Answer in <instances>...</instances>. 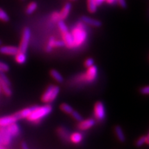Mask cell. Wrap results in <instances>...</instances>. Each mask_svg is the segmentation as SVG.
I'll use <instances>...</instances> for the list:
<instances>
[{"label": "cell", "instance_id": "obj_37", "mask_svg": "<svg viewBox=\"0 0 149 149\" xmlns=\"http://www.w3.org/2000/svg\"><path fill=\"white\" fill-rule=\"evenodd\" d=\"M21 147H22V149H29V146H28V145L26 142L22 143L21 145Z\"/></svg>", "mask_w": 149, "mask_h": 149}, {"label": "cell", "instance_id": "obj_42", "mask_svg": "<svg viewBox=\"0 0 149 149\" xmlns=\"http://www.w3.org/2000/svg\"><path fill=\"white\" fill-rule=\"evenodd\" d=\"M1 44H2V42H1V40H0V46H1Z\"/></svg>", "mask_w": 149, "mask_h": 149}, {"label": "cell", "instance_id": "obj_21", "mask_svg": "<svg viewBox=\"0 0 149 149\" xmlns=\"http://www.w3.org/2000/svg\"><path fill=\"white\" fill-rule=\"evenodd\" d=\"M0 85H1V91L4 93V95H6V96L10 97L12 95V91L10 89V86H9L6 84L4 81H3L2 80L0 79Z\"/></svg>", "mask_w": 149, "mask_h": 149}, {"label": "cell", "instance_id": "obj_8", "mask_svg": "<svg viewBox=\"0 0 149 149\" xmlns=\"http://www.w3.org/2000/svg\"><path fill=\"white\" fill-rule=\"evenodd\" d=\"M95 120L93 118H88L79 122L77 124V128L79 130L84 131V130L91 129L95 126Z\"/></svg>", "mask_w": 149, "mask_h": 149}, {"label": "cell", "instance_id": "obj_31", "mask_svg": "<svg viewBox=\"0 0 149 149\" xmlns=\"http://www.w3.org/2000/svg\"><path fill=\"white\" fill-rule=\"evenodd\" d=\"M9 69H10V68H9V66L8 64L0 61V72H8Z\"/></svg>", "mask_w": 149, "mask_h": 149}, {"label": "cell", "instance_id": "obj_13", "mask_svg": "<svg viewBox=\"0 0 149 149\" xmlns=\"http://www.w3.org/2000/svg\"><path fill=\"white\" fill-rule=\"evenodd\" d=\"M33 109H34V106L31 107L26 108V109H22V111L16 113L15 115V117L18 120H22V119H27V117L31 115V113H32Z\"/></svg>", "mask_w": 149, "mask_h": 149}, {"label": "cell", "instance_id": "obj_32", "mask_svg": "<svg viewBox=\"0 0 149 149\" xmlns=\"http://www.w3.org/2000/svg\"><path fill=\"white\" fill-rule=\"evenodd\" d=\"M139 93H140L141 95H149V85L141 87V88L139 89Z\"/></svg>", "mask_w": 149, "mask_h": 149}, {"label": "cell", "instance_id": "obj_18", "mask_svg": "<svg viewBox=\"0 0 149 149\" xmlns=\"http://www.w3.org/2000/svg\"><path fill=\"white\" fill-rule=\"evenodd\" d=\"M115 135L117 136V138L120 142H125L126 141V136L124 133V130L120 126H116L114 128Z\"/></svg>", "mask_w": 149, "mask_h": 149}, {"label": "cell", "instance_id": "obj_5", "mask_svg": "<svg viewBox=\"0 0 149 149\" xmlns=\"http://www.w3.org/2000/svg\"><path fill=\"white\" fill-rule=\"evenodd\" d=\"M106 108L102 102H97L95 104L93 109V115L98 122H102L106 118Z\"/></svg>", "mask_w": 149, "mask_h": 149}, {"label": "cell", "instance_id": "obj_16", "mask_svg": "<svg viewBox=\"0 0 149 149\" xmlns=\"http://www.w3.org/2000/svg\"><path fill=\"white\" fill-rule=\"evenodd\" d=\"M57 132L58 135L59 136V137H60L62 140H64V141H70L69 137L70 134L69 133V131H68L66 128L60 127L57 129Z\"/></svg>", "mask_w": 149, "mask_h": 149}, {"label": "cell", "instance_id": "obj_41", "mask_svg": "<svg viewBox=\"0 0 149 149\" xmlns=\"http://www.w3.org/2000/svg\"><path fill=\"white\" fill-rule=\"evenodd\" d=\"M1 92V85H0V93Z\"/></svg>", "mask_w": 149, "mask_h": 149}, {"label": "cell", "instance_id": "obj_27", "mask_svg": "<svg viewBox=\"0 0 149 149\" xmlns=\"http://www.w3.org/2000/svg\"><path fill=\"white\" fill-rule=\"evenodd\" d=\"M0 20L3 22H8L10 20L8 15L1 8H0Z\"/></svg>", "mask_w": 149, "mask_h": 149}, {"label": "cell", "instance_id": "obj_9", "mask_svg": "<svg viewBox=\"0 0 149 149\" xmlns=\"http://www.w3.org/2000/svg\"><path fill=\"white\" fill-rule=\"evenodd\" d=\"M61 37H62V40L64 41L65 44V46H66L69 49H74L73 38H72L71 33L67 31L66 33H62Z\"/></svg>", "mask_w": 149, "mask_h": 149}, {"label": "cell", "instance_id": "obj_26", "mask_svg": "<svg viewBox=\"0 0 149 149\" xmlns=\"http://www.w3.org/2000/svg\"><path fill=\"white\" fill-rule=\"evenodd\" d=\"M57 26H58L59 30L61 32V34L67 32V31H68V26H67L66 24H65L64 20H59V21L57 22Z\"/></svg>", "mask_w": 149, "mask_h": 149}, {"label": "cell", "instance_id": "obj_44", "mask_svg": "<svg viewBox=\"0 0 149 149\" xmlns=\"http://www.w3.org/2000/svg\"><path fill=\"white\" fill-rule=\"evenodd\" d=\"M22 1H24V0H22Z\"/></svg>", "mask_w": 149, "mask_h": 149}, {"label": "cell", "instance_id": "obj_1", "mask_svg": "<svg viewBox=\"0 0 149 149\" xmlns=\"http://www.w3.org/2000/svg\"><path fill=\"white\" fill-rule=\"evenodd\" d=\"M71 34L73 38L74 48L81 47L85 44L88 39V31L86 26L82 22H79L72 28Z\"/></svg>", "mask_w": 149, "mask_h": 149}, {"label": "cell", "instance_id": "obj_3", "mask_svg": "<svg viewBox=\"0 0 149 149\" xmlns=\"http://www.w3.org/2000/svg\"><path fill=\"white\" fill-rule=\"evenodd\" d=\"M98 75L97 67L93 66L87 68L86 71L85 73L79 74L77 77V81L78 83H84V84H91L95 81Z\"/></svg>", "mask_w": 149, "mask_h": 149}, {"label": "cell", "instance_id": "obj_15", "mask_svg": "<svg viewBox=\"0 0 149 149\" xmlns=\"http://www.w3.org/2000/svg\"><path fill=\"white\" fill-rule=\"evenodd\" d=\"M71 8H72L71 3L69 2H67L65 3L64 7H63L62 9H61L60 12H59L61 20H65L67 17H68L70 13V10H71Z\"/></svg>", "mask_w": 149, "mask_h": 149}, {"label": "cell", "instance_id": "obj_34", "mask_svg": "<svg viewBox=\"0 0 149 149\" xmlns=\"http://www.w3.org/2000/svg\"><path fill=\"white\" fill-rule=\"evenodd\" d=\"M54 46H55V48L64 47V46H65V44H64V41H63L62 40H55V43H54Z\"/></svg>", "mask_w": 149, "mask_h": 149}, {"label": "cell", "instance_id": "obj_30", "mask_svg": "<svg viewBox=\"0 0 149 149\" xmlns=\"http://www.w3.org/2000/svg\"><path fill=\"white\" fill-rule=\"evenodd\" d=\"M70 115H71L72 117L74 119V120H76L78 122H80V121H81V120H83L82 116H81V114L78 113L77 111H74V110L72 112V113H71V114H70Z\"/></svg>", "mask_w": 149, "mask_h": 149}, {"label": "cell", "instance_id": "obj_43", "mask_svg": "<svg viewBox=\"0 0 149 149\" xmlns=\"http://www.w3.org/2000/svg\"><path fill=\"white\" fill-rule=\"evenodd\" d=\"M72 1H75V0H72Z\"/></svg>", "mask_w": 149, "mask_h": 149}, {"label": "cell", "instance_id": "obj_14", "mask_svg": "<svg viewBox=\"0 0 149 149\" xmlns=\"http://www.w3.org/2000/svg\"><path fill=\"white\" fill-rule=\"evenodd\" d=\"M84 136L79 132H74L70 134L69 137V141L73 144H79L83 141Z\"/></svg>", "mask_w": 149, "mask_h": 149}, {"label": "cell", "instance_id": "obj_17", "mask_svg": "<svg viewBox=\"0 0 149 149\" xmlns=\"http://www.w3.org/2000/svg\"><path fill=\"white\" fill-rule=\"evenodd\" d=\"M7 130L9 132V133L12 135V137H15V136L18 135L20 133V127L17 124V122H15L13 124H10V126H7Z\"/></svg>", "mask_w": 149, "mask_h": 149}, {"label": "cell", "instance_id": "obj_2", "mask_svg": "<svg viewBox=\"0 0 149 149\" xmlns=\"http://www.w3.org/2000/svg\"><path fill=\"white\" fill-rule=\"evenodd\" d=\"M53 111V107L50 104H46L44 106H34V109L31 115L27 117V120L30 122L34 124H39L42 122V120L48 115L51 114Z\"/></svg>", "mask_w": 149, "mask_h": 149}, {"label": "cell", "instance_id": "obj_36", "mask_svg": "<svg viewBox=\"0 0 149 149\" xmlns=\"http://www.w3.org/2000/svg\"><path fill=\"white\" fill-rule=\"evenodd\" d=\"M107 1V3H109L110 5H113L115 4V2L117 1V0H105Z\"/></svg>", "mask_w": 149, "mask_h": 149}, {"label": "cell", "instance_id": "obj_28", "mask_svg": "<svg viewBox=\"0 0 149 149\" xmlns=\"http://www.w3.org/2000/svg\"><path fill=\"white\" fill-rule=\"evenodd\" d=\"M147 142V137L146 136H141L137 139L135 142V145L137 147H141L146 144Z\"/></svg>", "mask_w": 149, "mask_h": 149}, {"label": "cell", "instance_id": "obj_29", "mask_svg": "<svg viewBox=\"0 0 149 149\" xmlns=\"http://www.w3.org/2000/svg\"><path fill=\"white\" fill-rule=\"evenodd\" d=\"M51 21L53 22V23H57L59 20H61L59 12H57V11L53 12V13L51 14Z\"/></svg>", "mask_w": 149, "mask_h": 149}, {"label": "cell", "instance_id": "obj_11", "mask_svg": "<svg viewBox=\"0 0 149 149\" xmlns=\"http://www.w3.org/2000/svg\"><path fill=\"white\" fill-rule=\"evenodd\" d=\"M17 120L15 115L0 117V127H7L10 124L17 122Z\"/></svg>", "mask_w": 149, "mask_h": 149}, {"label": "cell", "instance_id": "obj_4", "mask_svg": "<svg viewBox=\"0 0 149 149\" xmlns=\"http://www.w3.org/2000/svg\"><path fill=\"white\" fill-rule=\"evenodd\" d=\"M60 92V88L58 86L50 85L46 89L42 96V101L44 103L49 104L55 101Z\"/></svg>", "mask_w": 149, "mask_h": 149}, {"label": "cell", "instance_id": "obj_22", "mask_svg": "<svg viewBox=\"0 0 149 149\" xmlns=\"http://www.w3.org/2000/svg\"><path fill=\"white\" fill-rule=\"evenodd\" d=\"M87 6H88V10L90 13H95L97 10L96 0H87Z\"/></svg>", "mask_w": 149, "mask_h": 149}, {"label": "cell", "instance_id": "obj_38", "mask_svg": "<svg viewBox=\"0 0 149 149\" xmlns=\"http://www.w3.org/2000/svg\"><path fill=\"white\" fill-rule=\"evenodd\" d=\"M104 1H105V0H96V3L97 5V6L102 5L104 3Z\"/></svg>", "mask_w": 149, "mask_h": 149}, {"label": "cell", "instance_id": "obj_25", "mask_svg": "<svg viewBox=\"0 0 149 149\" xmlns=\"http://www.w3.org/2000/svg\"><path fill=\"white\" fill-rule=\"evenodd\" d=\"M55 40V37H51V38L49 39L47 45H46V48H45V51L46 53H51V52L53 51V48H55V46H54Z\"/></svg>", "mask_w": 149, "mask_h": 149}, {"label": "cell", "instance_id": "obj_24", "mask_svg": "<svg viewBox=\"0 0 149 149\" xmlns=\"http://www.w3.org/2000/svg\"><path fill=\"white\" fill-rule=\"evenodd\" d=\"M59 109H61V111L64 112V113H66V114H68V115L71 114L72 112L74 111V109H72V107H70L69 104L66 103L61 104L60 107H59Z\"/></svg>", "mask_w": 149, "mask_h": 149}, {"label": "cell", "instance_id": "obj_23", "mask_svg": "<svg viewBox=\"0 0 149 149\" xmlns=\"http://www.w3.org/2000/svg\"><path fill=\"white\" fill-rule=\"evenodd\" d=\"M37 8V3L35 1L29 3L26 8V13L27 15H32Z\"/></svg>", "mask_w": 149, "mask_h": 149}, {"label": "cell", "instance_id": "obj_12", "mask_svg": "<svg viewBox=\"0 0 149 149\" xmlns=\"http://www.w3.org/2000/svg\"><path fill=\"white\" fill-rule=\"evenodd\" d=\"M81 21L84 23L86 25H89L93 27H100L102 26V23L100 20L96 19H93L87 16H82L81 17Z\"/></svg>", "mask_w": 149, "mask_h": 149}, {"label": "cell", "instance_id": "obj_40", "mask_svg": "<svg viewBox=\"0 0 149 149\" xmlns=\"http://www.w3.org/2000/svg\"><path fill=\"white\" fill-rule=\"evenodd\" d=\"M0 149H5V148H3V147L1 146H0Z\"/></svg>", "mask_w": 149, "mask_h": 149}, {"label": "cell", "instance_id": "obj_10", "mask_svg": "<svg viewBox=\"0 0 149 149\" xmlns=\"http://www.w3.org/2000/svg\"><path fill=\"white\" fill-rule=\"evenodd\" d=\"M19 51V48L13 46H0V53L3 55L15 56Z\"/></svg>", "mask_w": 149, "mask_h": 149}, {"label": "cell", "instance_id": "obj_19", "mask_svg": "<svg viewBox=\"0 0 149 149\" xmlns=\"http://www.w3.org/2000/svg\"><path fill=\"white\" fill-rule=\"evenodd\" d=\"M15 59L16 62L18 63L19 64H24V63H26L27 59L26 53L19 51L18 53L15 55Z\"/></svg>", "mask_w": 149, "mask_h": 149}, {"label": "cell", "instance_id": "obj_33", "mask_svg": "<svg viewBox=\"0 0 149 149\" xmlns=\"http://www.w3.org/2000/svg\"><path fill=\"white\" fill-rule=\"evenodd\" d=\"M95 64V61L93 58H87L84 61V66L86 68H89Z\"/></svg>", "mask_w": 149, "mask_h": 149}, {"label": "cell", "instance_id": "obj_35", "mask_svg": "<svg viewBox=\"0 0 149 149\" xmlns=\"http://www.w3.org/2000/svg\"><path fill=\"white\" fill-rule=\"evenodd\" d=\"M117 2L118 3V4L120 5V6L122 7V8H126V2L125 0H117Z\"/></svg>", "mask_w": 149, "mask_h": 149}, {"label": "cell", "instance_id": "obj_39", "mask_svg": "<svg viewBox=\"0 0 149 149\" xmlns=\"http://www.w3.org/2000/svg\"><path fill=\"white\" fill-rule=\"evenodd\" d=\"M146 137H147V142H146V144H149V133H148V135L146 136Z\"/></svg>", "mask_w": 149, "mask_h": 149}, {"label": "cell", "instance_id": "obj_20", "mask_svg": "<svg viewBox=\"0 0 149 149\" xmlns=\"http://www.w3.org/2000/svg\"><path fill=\"white\" fill-rule=\"evenodd\" d=\"M50 74L53 78V79H55L57 82L63 83V81H64V77L57 70L52 69L50 71Z\"/></svg>", "mask_w": 149, "mask_h": 149}, {"label": "cell", "instance_id": "obj_6", "mask_svg": "<svg viewBox=\"0 0 149 149\" xmlns=\"http://www.w3.org/2000/svg\"><path fill=\"white\" fill-rule=\"evenodd\" d=\"M31 29L28 27L24 28V29L23 30V33H22V40H21V42H20V46L19 47V49L20 52L26 53L28 48H29L30 40H31Z\"/></svg>", "mask_w": 149, "mask_h": 149}, {"label": "cell", "instance_id": "obj_7", "mask_svg": "<svg viewBox=\"0 0 149 149\" xmlns=\"http://www.w3.org/2000/svg\"><path fill=\"white\" fill-rule=\"evenodd\" d=\"M12 137L6 127H0V146L8 145L12 140Z\"/></svg>", "mask_w": 149, "mask_h": 149}]
</instances>
